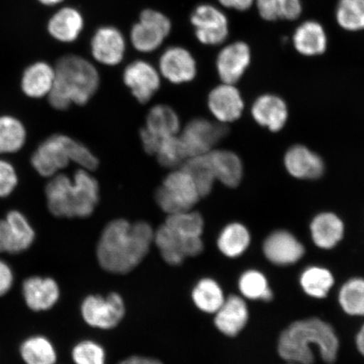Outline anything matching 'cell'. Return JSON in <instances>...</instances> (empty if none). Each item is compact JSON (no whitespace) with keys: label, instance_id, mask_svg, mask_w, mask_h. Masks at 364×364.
Returning a JSON list of instances; mask_svg holds the SVG:
<instances>
[{"label":"cell","instance_id":"1","mask_svg":"<svg viewBox=\"0 0 364 364\" xmlns=\"http://www.w3.org/2000/svg\"><path fill=\"white\" fill-rule=\"evenodd\" d=\"M154 238L153 228L146 222L130 224L118 218L108 223L97 247L100 266L112 274L133 271L147 256Z\"/></svg>","mask_w":364,"mask_h":364},{"label":"cell","instance_id":"2","mask_svg":"<svg viewBox=\"0 0 364 364\" xmlns=\"http://www.w3.org/2000/svg\"><path fill=\"white\" fill-rule=\"evenodd\" d=\"M312 347L318 348L323 360L326 363H334L338 357V336L333 328L320 318L296 321L282 332L279 353L287 362L313 364L315 356Z\"/></svg>","mask_w":364,"mask_h":364},{"label":"cell","instance_id":"3","mask_svg":"<svg viewBox=\"0 0 364 364\" xmlns=\"http://www.w3.org/2000/svg\"><path fill=\"white\" fill-rule=\"evenodd\" d=\"M54 68L55 80L48 97L55 110H67L72 104L84 106L97 92L99 72L88 59L78 54H65L58 59Z\"/></svg>","mask_w":364,"mask_h":364},{"label":"cell","instance_id":"4","mask_svg":"<svg viewBox=\"0 0 364 364\" xmlns=\"http://www.w3.org/2000/svg\"><path fill=\"white\" fill-rule=\"evenodd\" d=\"M45 195L48 210L53 216L88 218L99 202V185L87 171L79 170L73 178L65 174L51 177Z\"/></svg>","mask_w":364,"mask_h":364},{"label":"cell","instance_id":"5","mask_svg":"<svg viewBox=\"0 0 364 364\" xmlns=\"http://www.w3.org/2000/svg\"><path fill=\"white\" fill-rule=\"evenodd\" d=\"M172 29V21L165 13L156 9H144L131 27L129 42L136 51L154 53L169 38Z\"/></svg>","mask_w":364,"mask_h":364},{"label":"cell","instance_id":"6","mask_svg":"<svg viewBox=\"0 0 364 364\" xmlns=\"http://www.w3.org/2000/svg\"><path fill=\"white\" fill-rule=\"evenodd\" d=\"M200 198L193 179L183 169L168 175L156 193L159 208L169 215L192 210Z\"/></svg>","mask_w":364,"mask_h":364},{"label":"cell","instance_id":"7","mask_svg":"<svg viewBox=\"0 0 364 364\" xmlns=\"http://www.w3.org/2000/svg\"><path fill=\"white\" fill-rule=\"evenodd\" d=\"M154 242L163 260L171 266L181 265L186 258L197 257L203 250L202 236L186 233L166 223L154 233Z\"/></svg>","mask_w":364,"mask_h":364},{"label":"cell","instance_id":"8","mask_svg":"<svg viewBox=\"0 0 364 364\" xmlns=\"http://www.w3.org/2000/svg\"><path fill=\"white\" fill-rule=\"evenodd\" d=\"M195 38L204 46H220L230 35V21L220 7L209 3L195 6L189 17Z\"/></svg>","mask_w":364,"mask_h":364},{"label":"cell","instance_id":"9","mask_svg":"<svg viewBox=\"0 0 364 364\" xmlns=\"http://www.w3.org/2000/svg\"><path fill=\"white\" fill-rule=\"evenodd\" d=\"M73 142L74 139L63 134L48 136L31 154V166L39 176L46 178L58 175L72 162Z\"/></svg>","mask_w":364,"mask_h":364},{"label":"cell","instance_id":"10","mask_svg":"<svg viewBox=\"0 0 364 364\" xmlns=\"http://www.w3.org/2000/svg\"><path fill=\"white\" fill-rule=\"evenodd\" d=\"M126 307L124 299L117 293L107 297L90 295L81 304V315L86 324L93 328L110 330L120 324L124 318Z\"/></svg>","mask_w":364,"mask_h":364},{"label":"cell","instance_id":"11","mask_svg":"<svg viewBox=\"0 0 364 364\" xmlns=\"http://www.w3.org/2000/svg\"><path fill=\"white\" fill-rule=\"evenodd\" d=\"M228 134V127L222 122H212L196 118L186 126L180 136L188 158L203 156Z\"/></svg>","mask_w":364,"mask_h":364},{"label":"cell","instance_id":"12","mask_svg":"<svg viewBox=\"0 0 364 364\" xmlns=\"http://www.w3.org/2000/svg\"><path fill=\"white\" fill-rule=\"evenodd\" d=\"M127 38L115 26L98 27L90 38V50L95 62L105 66H117L124 60Z\"/></svg>","mask_w":364,"mask_h":364},{"label":"cell","instance_id":"13","mask_svg":"<svg viewBox=\"0 0 364 364\" xmlns=\"http://www.w3.org/2000/svg\"><path fill=\"white\" fill-rule=\"evenodd\" d=\"M159 72L173 84L188 83L197 76V60L188 48L170 46L159 57Z\"/></svg>","mask_w":364,"mask_h":364},{"label":"cell","instance_id":"14","mask_svg":"<svg viewBox=\"0 0 364 364\" xmlns=\"http://www.w3.org/2000/svg\"><path fill=\"white\" fill-rule=\"evenodd\" d=\"M252 61V52L243 41L225 46L216 58V70L223 83L235 85L242 78Z\"/></svg>","mask_w":364,"mask_h":364},{"label":"cell","instance_id":"15","mask_svg":"<svg viewBox=\"0 0 364 364\" xmlns=\"http://www.w3.org/2000/svg\"><path fill=\"white\" fill-rule=\"evenodd\" d=\"M159 72L151 63L138 59L129 63L124 71L125 85L140 103H146L161 87Z\"/></svg>","mask_w":364,"mask_h":364},{"label":"cell","instance_id":"16","mask_svg":"<svg viewBox=\"0 0 364 364\" xmlns=\"http://www.w3.org/2000/svg\"><path fill=\"white\" fill-rule=\"evenodd\" d=\"M85 19L79 9L72 6H60L48 18V34L58 43H74L85 30Z\"/></svg>","mask_w":364,"mask_h":364},{"label":"cell","instance_id":"17","mask_svg":"<svg viewBox=\"0 0 364 364\" xmlns=\"http://www.w3.org/2000/svg\"><path fill=\"white\" fill-rule=\"evenodd\" d=\"M22 294L26 306L33 311L52 309L60 298V289L52 277L33 276L22 285Z\"/></svg>","mask_w":364,"mask_h":364},{"label":"cell","instance_id":"18","mask_svg":"<svg viewBox=\"0 0 364 364\" xmlns=\"http://www.w3.org/2000/svg\"><path fill=\"white\" fill-rule=\"evenodd\" d=\"M264 254L271 262L279 266L291 265L304 256L303 245L288 231L273 232L264 242Z\"/></svg>","mask_w":364,"mask_h":364},{"label":"cell","instance_id":"19","mask_svg":"<svg viewBox=\"0 0 364 364\" xmlns=\"http://www.w3.org/2000/svg\"><path fill=\"white\" fill-rule=\"evenodd\" d=\"M208 107L220 122L225 124L238 119L244 110V102L235 85L224 83L209 94Z\"/></svg>","mask_w":364,"mask_h":364},{"label":"cell","instance_id":"20","mask_svg":"<svg viewBox=\"0 0 364 364\" xmlns=\"http://www.w3.org/2000/svg\"><path fill=\"white\" fill-rule=\"evenodd\" d=\"M55 80V68L43 60L26 66L21 78V89L26 97L41 99L48 97Z\"/></svg>","mask_w":364,"mask_h":364},{"label":"cell","instance_id":"21","mask_svg":"<svg viewBox=\"0 0 364 364\" xmlns=\"http://www.w3.org/2000/svg\"><path fill=\"white\" fill-rule=\"evenodd\" d=\"M284 165L291 176L302 180L317 179L325 171L321 158L303 145H295L288 150Z\"/></svg>","mask_w":364,"mask_h":364},{"label":"cell","instance_id":"22","mask_svg":"<svg viewBox=\"0 0 364 364\" xmlns=\"http://www.w3.org/2000/svg\"><path fill=\"white\" fill-rule=\"evenodd\" d=\"M249 312L247 304L239 296L225 298L215 313V324L221 333L227 336H237L247 324Z\"/></svg>","mask_w":364,"mask_h":364},{"label":"cell","instance_id":"23","mask_svg":"<svg viewBox=\"0 0 364 364\" xmlns=\"http://www.w3.org/2000/svg\"><path fill=\"white\" fill-rule=\"evenodd\" d=\"M293 45L301 55L316 57L326 53L328 38L320 22L309 20L301 23L294 31Z\"/></svg>","mask_w":364,"mask_h":364},{"label":"cell","instance_id":"24","mask_svg":"<svg viewBox=\"0 0 364 364\" xmlns=\"http://www.w3.org/2000/svg\"><path fill=\"white\" fill-rule=\"evenodd\" d=\"M252 116L258 124L272 132H279L288 119L285 102L273 95H264L253 104Z\"/></svg>","mask_w":364,"mask_h":364},{"label":"cell","instance_id":"25","mask_svg":"<svg viewBox=\"0 0 364 364\" xmlns=\"http://www.w3.org/2000/svg\"><path fill=\"white\" fill-rule=\"evenodd\" d=\"M208 156L216 179L228 188H235L240 183L243 166L237 154L229 150H213Z\"/></svg>","mask_w":364,"mask_h":364},{"label":"cell","instance_id":"26","mask_svg":"<svg viewBox=\"0 0 364 364\" xmlns=\"http://www.w3.org/2000/svg\"><path fill=\"white\" fill-rule=\"evenodd\" d=\"M311 231L314 243L318 247L331 249L343 239L344 225L334 213H323L314 218Z\"/></svg>","mask_w":364,"mask_h":364},{"label":"cell","instance_id":"27","mask_svg":"<svg viewBox=\"0 0 364 364\" xmlns=\"http://www.w3.org/2000/svg\"><path fill=\"white\" fill-rule=\"evenodd\" d=\"M27 140V131L23 122L11 115L0 116V154L21 151Z\"/></svg>","mask_w":364,"mask_h":364},{"label":"cell","instance_id":"28","mask_svg":"<svg viewBox=\"0 0 364 364\" xmlns=\"http://www.w3.org/2000/svg\"><path fill=\"white\" fill-rule=\"evenodd\" d=\"M259 16L266 21H295L302 15L301 0H256Z\"/></svg>","mask_w":364,"mask_h":364},{"label":"cell","instance_id":"29","mask_svg":"<svg viewBox=\"0 0 364 364\" xmlns=\"http://www.w3.org/2000/svg\"><path fill=\"white\" fill-rule=\"evenodd\" d=\"M250 243L248 230L240 223H232L223 229L218 238V248L230 258L241 256Z\"/></svg>","mask_w":364,"mask_h":364},{"label":"cell","instance_id":"30","mask_svg":"<svg viewBox=\"0 0 364 364\" xmlns=\"http://www.w3.org/2000/svg\"><path fill=\"white\" fill-rule=\"evenodd\" d=\"M192 299L195 306L207 314H215L225 300L220 284L208 277L200 280L195 285Z\"/></svg>","mask_w":364,"mask_h":364},{"label":"cell","instance_id":"31","mask_svg":"<svg viewBox=\"0 0 364 364\" xmlns=\"http://www.w3.org/2000/svg\"><path fill=\"white\" fill-rule=\"evenodd\" d=\"M145 129L159 138L175 136L180 129L178 115L171 107L158 105L149 112Z\"/></svg>","mask_w":364,"mask_h":364},{"label":"cell","instance_id":"32","mask_svg":"<svg viewBox=\"0 0 364 364\" xmlns=\"http://www.w3.org/2000/svg\"><path fill=\"white\" fill-rule=\"evenodd\" d=\"M21 356L26 364H55L57 352L53 344L43 336H34L23 341Z\"/></svg>","mask_w":364,"mask_h":364},{"label":"cell","instance_id":"33","mask_svg":"<svg viewBox=\"0 0 364 364\" xmlns=\"http://www.w3.org/2000/svg\"><path fill=\"white\" fill-rule=\"evenodd\" d=\"M183 170L193 179L201 197H206L211 193L216 178L208 154L189 158L184 164Z\"/></svg>","mask_w":364,"mask_h":364},{"label":"cell","instance_id":"34","mask_svg":"<svg viewBox=\"0 0 364 364\" xmlns=\"http://www.w3.org/2000/svg\"><path fill=\"white\" fill-rule=\"evenodd\" d=\"M336 20L341 29L348 33L364 30V0H339Z\"/></svg>","mask_w":364,"mask_h":364},{"label":"cell","instance_id":"35","mask_svg":"<svg viewBox=\"0 0 364 364\" xmlns=\"http://www.w3.org/2000/svg\"><path fill=\"white\" fill-rule=\"evenodd\" d=\"M300 284L309 296L323 299L326 297L333 286L334 279L331 272L326 268L311 267L302 273Z\"/></svg>","mask_w":364,"mask_h":364},{"label":"cell","instance_id":"36","mask_svg":"<svg viewBox=\"0 0 364 364\" xmlns=\"http://www.w3.org/2000/svg\"><path fill=\"white\" fill-rule=\"evenodd\" d=\"M10 225L15 240L16 254L25 252L34 243L35 230L31 223L23 213L18 210H11L6 216Z\"/></svg>","mask_w":364,"mask_h":364},{"label":"cell","instance_id":"37","mask_svg":"<svg viewBox=\"0 0 364 364\" xmlns=\"http://www.w3.org/2000/svg\"><path fill=\"white\" fill-rule=\"evenodd\" d=\"M339 303L350 316H364V279H353L346 283L340 290Z\"/></svg>","mask_w":364,"mask_h":364},{"label":"cell","instance_id":"38","mask_svg":"<svg viewBox=\"0 0 364 364\" xmlns=\"http://www.w3.org/2000/svg\"><path fill=\"white\" fill-rule=\"evenodd\" d=\"M239 289L244 297L270 301L273 297L265 276L260 272L250 270L243 273L239 281Z\"/></svg>","mask_w":364,"mask_h":364},{"label":"cell","instance_id":"39","mask_svg":"<svg viewBox=\"0 0 364 364\" xmlns=\"http://www.w3.org/2000/svg\"><path fill=\"white\" fill-rule=\"evenodd\" d=\"M159 162L165 167H175L188 158L181 138L175 136L163 138L156 153Z\"/></svg>","mask_w":364,"mask_h":364},{"label":"cell","instance_id":"40","mask_svg":"<svg viewBox=\"0 0 364 364\" xmlns=\"http://www.w3.org/2000/svg\"><path fill=\"white\" fill-rule=\"evenodd\" d=\"M75 364H106V353L101 345L93 341H83L72 351Z\"/></svg>","mask_w":364,"mask_h":364},{"label":"cell","instance_id":"41","mask_svg":"<svg viewBox=\"0 0 364 364\" xmlns=\"http://www.w3.org/2000/svg\"><path fill=\"white\" fill-rule=\"evenodd\" d=\"M19 176L15 166L6 159H0V198H6L15 192Z\"/></svg>","mask_w":364,"mask_h":364},{"label":"cell","instance_id":"42","mask_svg":"<svg viewBox=\"0 0 364 364\" xmlns=\"http://www.w3.org/2000/svg\"><path fill=\"white\" fill-rule=\"evenodd\" d=\"M0 253L16 254L15 240L6 218L0 220Z\"/></svg>","mask_w":364,"mask_h":364},{"label":"cell","instance_id":"43","mask_svg":"<svg viewBox=\"0 0 364 364\" xmlns=\"http://www.w3.org/2000/svg\"><path fill=\"white\" fill-rule=\"evenodd\" d=\"M14 273L9 264L0 260V297L6 295L14 284Z\"/></svg>","mask_w":364,"mask_h":364},{"label":"cell","instance_id":"44","mask_svg":"<svg viewBox=\"0 0 364 364\" xmlns=\"http://www.w3.org/2000/svg\"><path fill=\"white\" fill-rule=\"evenodd\" d=\"M140 136L145 151L149 154H156L163 138L150 133L145 127L141 130Z\"/></svg>","mask_w":364,"mask_h":364},{"label":"cell","instance_id":"45","mask_svg":"<svg viewBox=\"0 0 364 364\" xmlns=\"http://www.w3.org/2000/svg\"><path fill=\"white\" fill-rule=\"evenodd\" d=\"M222 8L244 12L252 8L256 0H218Z\"/></svg>","mask_w":364,"mask_h":364},{"label":"cell","instance_id":"46","mask_svg":"<svg viewBox=\"0 0 364 364\" xmlns=\"http://www.w3.org/2000/svg\"><path fill=\"white\" fill-rule=\"evenodd\" d=\"M119 364H163V363L154 358L133 356L124 359Z\"/></svg>","mask_w":364,"mask_h":364},{"label":"cell","instance_id":"47","mask_svg":"<svg viewBox=\"0 0 364 364\" xmlns=\"http://www.w3.org/2000/svg\"><path fill=\"white\" fill-rule=\"evenodd\" d=\"M41 6L45 7H58L65 3V0H36Z\"/></svg>","mask_w":364,"mask_h":364},{"label":"cell","instance_id":"48","mask_svg":"<svg viewBox=\"0 0 364 364\" xmlns=\"http://www.w3.org/2000/svg\"><path fill=\"white\" fill-rule=\"evenodd\" d=\"M357 347L358 351L364 356V325L357 336Z\"/></svg>","mask_w":364,"mask_h":364},{"label":"cell","instance_id":"49","mask_svg":"<svg viewBox=\"0 0 364 364\" xmlns=\"http://www.w3.org/2000/svg\"><path fill=\"white\" fill-rule=\"evenodd\" d=\"M288 364H296V363H289Z\"/></svg>","mask_w":364,"mask_h":364}]
</instances>
